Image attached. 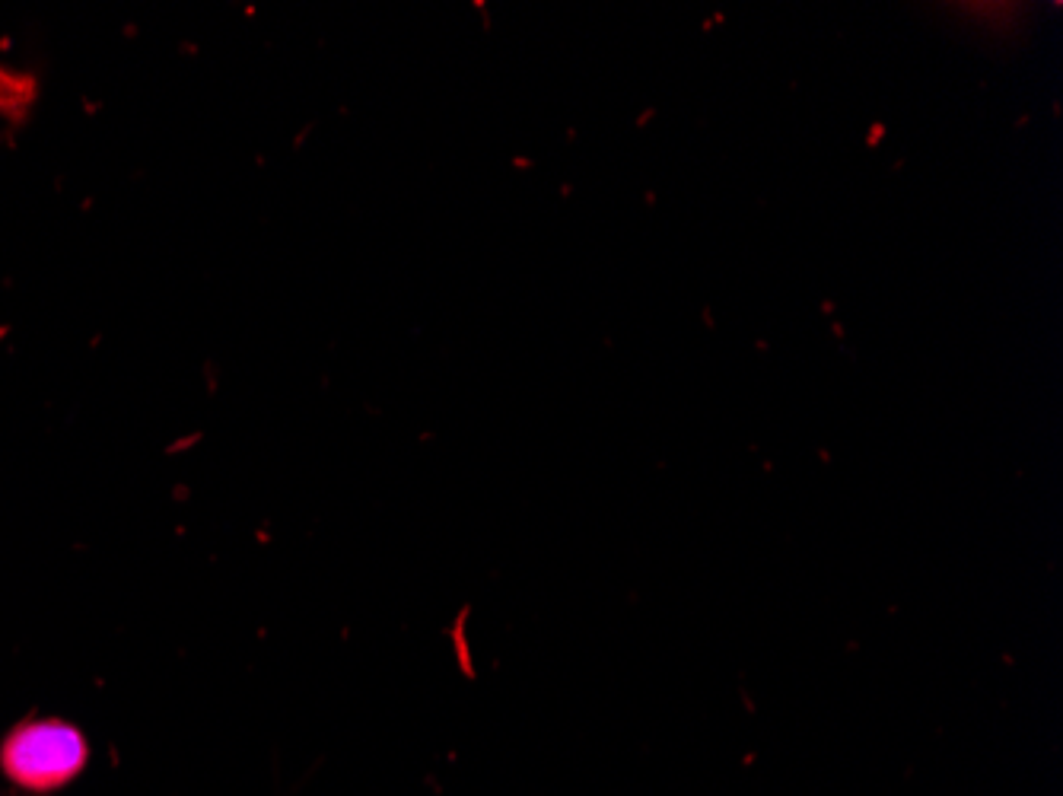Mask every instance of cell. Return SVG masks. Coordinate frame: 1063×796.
<instances>
[{
	"instance_id": "cell-1",
	"label": "cell",
	"mask_w": 1063,
	"mask_h": 796,
	"mask_svg": "<svg viewBox=\"0 0 1063 796\" xmlns=\"http://www.w3.org/2000/svg\"><path fill=\"white\" fill-rule=\"evenodd\" d=\"M86 746L83 733L64 720L20 723L0 742V768L16 787L32 793L58 790L83 771Z\"/></svg>"
}]
</instances>
